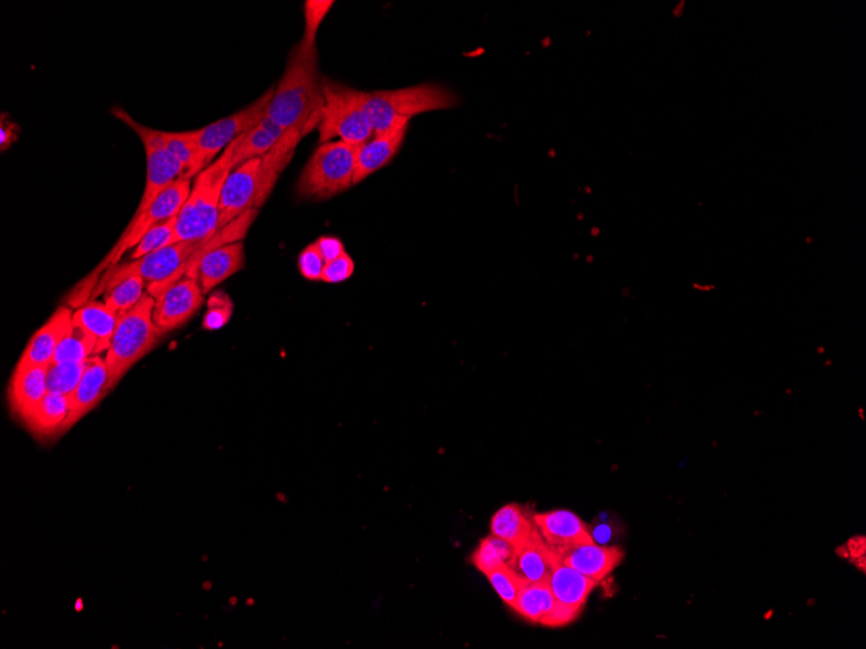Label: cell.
Returning <instances> with one entry per match:
<instances>
[{
	"mask_svg": "<svg viewBox=\"0 0 866 649\" xmlns=\"http://www.w3.org/2000/svg\"><path fill=\"white\" fill-rule=\"evenodd\" d=\"M318 61L317 46L299 43L290 51L268 110L283 130L299 129L307 135L320 125L324 98Z\"/></svg>",
	"mask_w": 866,
	"mask_h": 649,
	"instance_id": "cell-1",
	"label": "cell"
},
{
	"mask_svg": "<svg viewBox=\"0 0 866 649\" xmlns=\"http://www.w3.org/2000/svg\"><path fill=\"white\" fill-rule=\"evenodd\" d=\"M234 144L195 177L189 199L178 214L176 229L173 231L168 245L181 241H204L217 231L222 189L230 172L235 169L233 161ZM166 245V247H168Z\"/></svg>",
	"mask_w": 866,
	"mask_h": 649,
	"instance_id": "cell-2",
	"label": "cell"
},
{
	"mask_svg": "<svg viewBox=\"0 0 866 649\" xmlns=\"http://www.w3.org/2000/svg\"><path fill=\"white\" fill-rule=\"evenodd\" d=\"M191 189V179H178V181L169 185V188L155 200V203L151 205L147 212H144L141 216L131 218L127 230L123 231L120 240L117 241V244L114 247V250L110 251L98 267L90 273L86 278L80 283V286L75 288L73 303L85 305V303L92 299L94 289L98 286L102 275L106 273L109 267L119 264L124 253L130 251L131 248L140 244L144 235L147 233L152 227L178 217L187 199L190 196Z\"/></svg>",
	"mask_w": 866,
	"mask_h": 649,
	"instance_id": "cell-3",
	"label": "cell"
},
{
	"mask_svg": "<svg viewBox=\"0 0 866 649\" xmlns=\"http://www.w3.org/2000/svg\"><path fill=\"white\" fill-rule=\"evenodd\" d=\"M155 299L144 295L133 309L120 314L106 357L109 382L114 389L127 372L156 347L165 335L154 322Z\"/></svg>",
	"mask_w": 866,
	"mask_h": 649,
	"instance_id": "cell-4",
	"label": "cell"
},
{
	"mask_svg": "<svg viewBox=\"0 0 866 649\" xmlns=\"http://www.w3.org/2000/svg\"><path fill=\"white\" fill-rule=\"evenodd\" d=\"M456 101L447 87L425 84L367 93L366 110L377 135L411 122L414 116L452 108Z\"/></svg>",
	"mask_w": 866,
	"mask_h": 649,
	"instance_id": "cell-5",
	"label": "cell"
},
{
	"mask_svg": "<svg viewBox=\"0 0 866 649\" xmlns=\"http://www.w3.org/2000/svg\"><path fill=\"white\" fill-rule=\"evenodd\" d=\"M324 106L321 116V144L342 141L351 146H361L373 136L367 116V93L322 79Z\"/></svg>",
	"mask_w": 866,
	"mask_h": 649,
	"instance_id": "cell-6",
	"label": "cell"
},
{
	"mask_svg": "<svg viewBox=\"0 0 866 649\" xmlns=\"http://www.w3.org/2000/svg\"><path fill=\"white\" fill-rule=\"evenodd\" d=\"M356 152V146L342 141L321 144L301 172L299 195L325 200L355 185Z\"/></svg>",
	"mask_w": 866,
	"mask_h": 649,
	"instance_id": "cell-7",
	"label": "cell"
},
{
	"mask_svg": "<svg viewBox=\"0 0 866 649\" xmlns=\"http://www.w3.org/2000/svg\"><path fill=\"white\" fill-rule=\"evenodd\" d=\"M199 243H195V241H181V243L165 247L161 251L145 254L142 259L133 260L130 264H117L109 267L102 275L98 286L94 289L92 299L106 292L108 288L133 278V276H140L145 281H150V285L151 283L168 279L197 251Z\"/></svg>",
	"mask_w": 866,
	"mask_h": 649,
	"instance_id": "cell-8",
	"label": "cell"
},
{
	"mask_svg": "<svg viewBox=\"0 0 866 649\" xmlns=\"http://www.w3.org/2000/svg\"><path fill=\"white\" fill-rule=\"evenodd\" d=\"M275 87H270L260 98L239 112L225 117V119L211 123L203 129H199L198 146L200 164L202 169H206L216 160L220 154L238 140L249 130L259 125L263 117H266L270 101L274 96Z\"/></svg>",
	"mask_w": 866,
	"mask_h": 649,
	"instance_id": "cell-9",
	"label": "cell"
},
{
	"mask_svg": "<svg viewBox=\"0 0 866 649\" xmlns=\"http://www.w3.org/2000/svg\"><path fill=\"white\" fill-rule=\"evenodd\" d=\"M269 196L263 182L261 157L239 165L227 177L222 189L216 233L248 211L261 208Z\"/></svg>",
	"mask_w": 866,
	"mask_h": 649,
	"instance_id": "cell-10",
	"label": "cell"
},
{
	"mask_svg": "<svg viewBox=\"0 0 866 649\" xmlns=\"http://www.w3.org/2000/svg\"><path fill=\"white\" fill-rule=\"evenodd\" d=\"M204 293L198 278L185 276L155 300L154 322L164 334L182 327L203 307Z\"/></svg>",
	"mask_w": 866,
	"mask_h": 649,
	"instance_id": "cell-11",
	"label": "cell"
},
{
	"mask_svg": "<svg viewBox=\"0 0 866 649\" xmlns=\"http://www.w3.org/2000/svg\"><path fill=\"white\" fill-rule=\"evenodd\" d=\"M553 551L559 562L580 572L581 575L594 579L598 584L602 579L612 575L615 568H618L622 558H625V551L618 545L606 548V545H598L595 542Z\"/></svg>",
	"mask_w": 866,
	"mask_h": 649,
	"instance_id": "cell-12",
	"label": "cell"
},
{
	"mask_svg": "<svg viewBox=\"0 0 866 649\" xmlns=\"http://www.w3.org/2000/svg\"><path fill=\"white\" fill-rule=\"evenodd\" d=\"M532 520L538 533L553 550L595 542L585 522L571 510H550V513L533 515Z\"/></svg>",
	"mask_w": 866,
	"mask_h": 649,
	"instance_id": "cell-13",
	"label": "cell"
},
{
	"mask_svg": "<svg viewBox=\"0 0 866 649\" xmlns=\"http://www.w3.org/2000/svg\"><path fill=\"white\" fill-rule=\"evenodd\" d=\"M246 267V250L242 241L213 248L198 261L195 276L203 293L213 291L222 281Z\"/></svg>",
	"mask_w": 866,
	"mask_h": 649,
	"instance_id": "cell-14",
	"label": "cell"
},
{
	"mask_svg": "<svg viewBox=\"0 0 866 649\" xmlns=\"http://www.w3.org/2000/svg\"><path fill=\"white\" fill-rule=\"evenodd\" d=\"M73 326V313L68 307H61L50 320L41 326L32 337L29 344L21 356L17 365H50L55 351Z\"/></svg>",
	"mask_w": 866,
	"mask_h": 649,
	"instance_id": "cell-15",
	"label": "cell"
},
{
	"mask_svg": "<svg viewBox=\"0 0 866 649\" xmlns=\"http://www.w3.org/2000/svg\"><path fill=\"white\" fill-rule=\"evenodd\" d=\"M408 123L377 134L370 141L357 147L355 184L364 182L378 170L387 167L403 146Z\"/></svg>",
	"mask_w": 866,
	"mask_h": 649,
	"instance_id": "cell-16",
	"label": "cell"
},
{
	"mask_svg": "<svg viewBox=\"0 0 866 649\" xmlns=\"http://www.w3.org/2000/svg\"><path fill=\"white\" fill-rule=\"evenodd\" d=\"M108 382L109 374L106 359L98 356L90 358L87 369L78 388L74 389L71 396H68L69 404H71L69 430L86 413L95 409V406L107 395V392H109Z\"/></svg>",
	"mask_w": 866,
	"mask_h": 649,
	"instance_id": "cell-17",
	"label": "cell"
},
{
	"mask_svg": "<svg viewBox=\"0 0 866 649\" xmlns=\"http://www.w3.org/2000/svg\"><path fill=\"white\" fill-rule=\"evenodd\" d=\"M556 555L536 529L523 544L515 549L510 563L524 584H549Z\"/></svg>",
	"mask_w": 866,
	"mask_h": 649,
	"instance_id": "cell-18",
	"label": "cell"
},
{
	"mask_svg": "<svg viewBox=\"0 0 866 649\" xmlns=\"http://www.w3.org/2000/svg\"><path fill=\"white\" fill-rule=\"evenodd\" d=\"M47 368L44 365H17L9 386L11 409L24 420L48 393Z\"/></svg>",
	"mask_w": 866,
	"mask_h": 649,
	"instance_id": "cell-19",
	"label": "cell"
},
{
	"mask_svg": "<svg viewBox=\"0 0 866 649\" xmlns=\"http://www.w3.org/2000/svg\"><path fill=\"white\" fill-rule=\"evenodd\" d=\"M69 417H71L69 397L47 393L23 421L37 437L50 438L69 430Z\"/></svg>",
	"mask_w": 866,
	"mask_h": 649,
	"instance_id": "cell-20",
	"label": "cell"
},
{
	"mask_svg": "<svg viewBox=\"0 0 866 649\" xmlns=\"http://www.w3.org/2000/svg\"><path fill=\"white\" fill-rule=\"evenodd\" d=\"M597 585V581L581 575L580 572L559 562V558L556 556V561H554L553 564L549 587L553 596L556 597L558 602L578 608V610H583L589 597H591V593Z\"/></svg>",
	"mask_w": 866,
	"mask_h": 649,
	"instance_id": "cell-21",
	"label": "cell"
},
{
	"mask_svg": "<svg viewBox=\"0 0 866 649\" xmlns=\"http://www.w3.org/2000/svg\"><path fill=\"white\" fill-rule=\"evenodd\" d=\"M284 133H286V130H283L268 115L263 117L259 125H256L233 143L234 167L237 168L241 164L266 155L280 142Z\"/></svg>",
	"mask_w": 866,
	"mask_h": 649,
	"instance_id": "cell-22",
	"label": "cell"
},
{
	"mask_svg": "<svg viewBox=\"0 0 866 649\" xmlns=\"http://www.w3.org/2000/svg\"><path fill=\"white\" fill-rule=\"evenodd\" d=\"M119 314L104 302H86L73 314V324L86 330L96 340L95 354L108 350L119 322Z\"/></svg>",
	"mask_w": 866,
	"mask_h": 649,
	"instance_id": "cell-23",
	"label": "cell"
},
{
	"mask_svg": "<svg viewBox=\"0 0 866 649\" xmlns=\"http://www.w3.org/2000/svg\"><path fill=\"white\" fill-rule=\"evenodd\" d=\"M536 525L519 504H506L491 517L490 533L518 549L535 531Z\"/></svg>",
	"mask_w": 866,
	"mask_h": 649,
	"instance_id": "cell-24",
	"label": "cell"
},
{
	"mask_svg": "<svg viewBox=\"0 0 866 649\" xmlns=\"http://www.w3.org/2000/svg\"><path fill=\"white\" fill-rule=\"evenodd\" d=\"M199 130L168 133L161 131V140L166 151L181 165L183 179L195 178L203 171L198 146Z\"/></svg>",
	"mask_w": 866,
	"mask_h": 649,
	"instance_id": "cell-25",
	"label": "cell"
},
{
	"mask_svg": "<svg viewBox=\"0 0 866 649\" xmlns=\"http://www.w3.org/2000/svg\"><path fill=\"white\" fill-rule=\"evenodd\" d=\"M556 602L549 584H525L512 610L532 624H542Z\"/></svg>",
	"mask_w": 866,
	"mask_h": 649,
	"instance_id": "cell-26",
	"label": "cell"
},
{
	"mask_svg": "<svg viewBox=\"0 0 866 649\" xmlns=\"http://www.w3.org/2000/svg\"><path fill=\"white\" fill-rule=\"evenodd\" d=\"M514 554L515 549L510 543L490 534L475 550L473 563L477 570L487 576L488 573L501 568L503 565H510Z\"/></svg>",
	"mask_w": 866,
	"mask_h": 649,
	"instance_id": "cell-27",
	"label": "cell"
},
{
	"mask_svg": "<svg viewBox=\"0 0 866 649\" xmlns=\"http://www.w3.org/2000/svg\"><path fill=\"white\" fill-rule=\"evenodd\" d=\"M95 348V338L85 329L73 324L55 351L52 363L85 362L88 358L94 357Z\"/></svg>",
	"mask_w": 866,
	"mask_h": 649,
	"instance_id": "cell-28",
	"label": "cell"
},
{
	"mask_svg": "<svg viewBox=\"0 0 866 649\" xmlns=\"http://www.w3.org/2000/svg\"><path fill=\"white\" fill-rule=\"evenodd\" d=\"M90 359V358H88ZM85 362L51 363L47 369V390L55 395L71 396L78 388L88 365Z\"/></svg>",
	"mask_w": 866,
	"mask_h": 649,
	"instance_id": "cell-29",
	"label": "cell"
},
{
	"mask_svg": "<svg viewBox=\"0 0 866 649\" xmlns=\"http://www.w3.org/2000/svg\"><path fill=\"white\" fill-rule=\"evenodd\" d=\"M145 280L140 276H133L119 283L104 292V303L117 314L128 312L143 299Z\"/></svg>",
	"mask_w": 866,
	"mask_h": 649,
	"instance_id": "cell-30",
	"label": "cell"
},
{
	"mask_svg": "<svg viewBox=\"0 0 866 649\" xmlns=\"http://www.w3.org/2000/svg\"><path fill=\"white\" fill-rule=\"evenodd\" d=\"M487 578L502 602L511 608L514 606L519 593L525 585L515 570L510 565H503L501 568L488 573Z\"/></svg>",
	"mask_w": 866,
	"mask_h": 649,
	"instance_id": "cell-31",
	"label": "cell"
},
{
	"mask_svg": "<svg viewBox=\"0 0 866 649\" xmlns=\"http://www.w3.org/2000/svg\"><path fill=\"white\" fill-rule=\"evenodd\" d=\"M334 4V0H308L305 2V31L300 40L302 45L317 46L318 32Z\"/></svg>",
	"mask_w": 866,
	"mask_h": 649,
	"instance_id": "cell-32",
	"label": "cell"
},
{
	"mask_svg": "<svg viewBox=\"0 0 866 649\" xmlns=\"http://www.w3.org/2000/svg\"><path fill=\"white\" fill-rule=\"evenodd\" d=\"M176 224L177 217L152 227V229L144 235L140 244L135 247L133 254H131V260L142 259L143 255L161 251L168 245L173 231L176 229Z\"/></svg>",
	"mask_w": 866,
	"mask_h": 649,
	"instance_id": "cell-33",
	"label": "cell"
},
{
	"mask_svg": "<svg viewBox=\"0 0 866 649\" xmlns=\"http://www.w3.org/2000/svg\"><path fill=\"white\" fill-rule=\"evenodd\" d=\"M210 310L204 317V328L218 329L224 327L233 314V302L222 292L214 293L210 302Z\"/></svg>",
	"mask_w": 866,
	"mask_h": 649,
	"instance_id": "cell-34",
	"label": "cell"
},
{
	"mask_svg": "<svg viewBox=\"0 0 866 649\" xmlns=\"http://www.w3.org/2000/svg\"><path fill=\"white\" fill-rule=\"evenodd\" d=\"M353 274H355V261L345 252L341 257L324 265L321 281L339 285L351 279Z\"/></svg>",
	"mask_w": 866,
	"mask_h": 649,
	"instance_id": "cell-35",
	"label": "cell"
},
{
	"mask_svg": "<svg viewBox=\"0 0 866 649\" xmlns=\"http://www.w3.org/2000/svg\"><path fill=\"white\" fill-rule=\"evenodd\" d=\"M325 262L316 244H310L300 253L297 266L305 279L321 281Z\"/></svg>",
	"mask_w": 866,
	"mask_h": 649,
	"instance_id": "cell-36",
	"label": "cell"
},
{
	"mask_svg": "<svg viewBox=\"0 0 866 649\" xmlns=\"http://www.w3.org/2000/svg\"><path fill=\"white\" fill-rule=\"evenodd\" d=\"M580 612L581 610H578V608L560 603L557 600L556 604H554L551 608V611L546 614L545 618L539 625L549 627L565 626L573 623V621L579 617Z\"/></svg>",
	"mask_w": 866,
	"mask_h": 649,
	"instance_id": "cell-37",
	"label": "cell"
},
{
	"mask_svg": "<svg viewBox=\"0 0 866 649\" xmlns=\"http://www.w3.org/2000/svg\"><path fill=\"white\" fill-rule=\"evenodd\" d=\"M317 250L320 251L325 264L334 261L345 253L343 241L335 237H322L316 241Z\"/></svg>",
	"mask_w": 866,
	"mask_h": 649,
	"instance_id": "cell-38",
	"label": "cell"
},
{
	"mask_svg": "<svg viewBox=\"0 0 866 649\" xmlns=\"http://www.w3.org/2000/svg\"><path fill=\"white\" fill-rule=\"evenodd\" d=\"M846 551H838L840 555L846 556L850 558L851 562H854L856 565L861 563L863 572H865V538L864 537H855L844 545Z\"/></svg>",
	"mask_w": 866,
	"mask_h": 649,
	"instance_id": "cell-39",
	"label": "cell"
},
{
	"mask_svg": "<svg viewBox=\"0 0 866 649\" xmlns=\"http://www.w3.org/2000/svg\"><path fill=\"white\" fill-rule=\"evenodd\" d=\"M17 129L15 123L7 121L3 116L2 125H0V147H2L3 152L9 149L13 142L17 141Z\"/></svg>",
	"mask_w": 866,
	"mask_h": 649,
	"instance_id": "cell-40",
	"label": "cell"
}]
</instances>
